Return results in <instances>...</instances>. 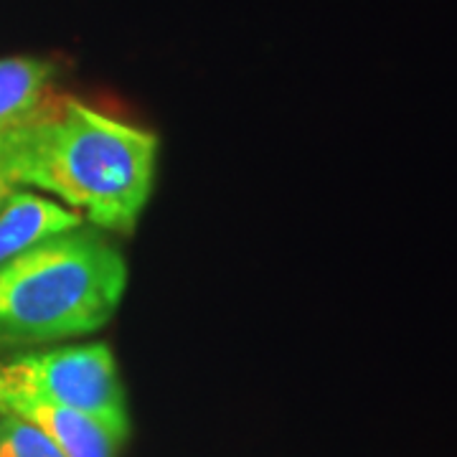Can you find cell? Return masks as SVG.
<instances>
[{
    "mask_svg": "<svg viewBox=\"0 0 457 457\" xmlns=\"http://www.w3.org/2000/svg\"><path fill=\"white\" fill-rule=\"evenodd\" d=\"M158 147L155 132L54 95L23 128L21 186L59 198L84 224L128 237L153 194Z\"/></svg>",
    "mask_w": 457,
    "mask_h": 457,
    "instance_id": "1",
    "label": "cell"
},
{
    "mask_svg": "<svg viewBox=\"0 0 457 457\" xmlns=\"http://www.w3.org/2000/svg\"><path fill=\"white\" fill-rule=\"evenodd\" d=\"M128 290V262L107 231L79 224L0 262V351L92 336Z\"/></svg>",
    "mask_w": 457,
    "mask_h": 457,
    "instance_id": "2",
    "label": "cell"
},
{
    "mask_svg": "<svg viewBox=\"0 0 457 457\" xmlns=\"http://www.w3.org/2000/svg\"><path fill=\"white\" fill-rule=\"evenodd\" d=\"M0 389L77 409L130 437L128 394L112 351L104 343L38 348L0 359Z\"/></svg>",
    "mask_w": 457,
    "mask_h": 457,
    "instance_id": "3",
    "label": "cell"
},
{
    "mask_svg": "<svg viewBox=\"0 0 457 457\" xmlns=\"http://www.w3.org/2000/svg\"><path fill=\"white\" fill-rule=\"evenodd\" d=\"M0 414L36 425L64 450L66 457H117L128 440L89 414L13 389H0Z\"/></svg>",
    "mask_w": 457,
    "mask_h": 457,
    "instance_id": "4",
    "label": "cell"
},
{
    "mask_svg": "<svg viewBox=\"0 0 457 457\" xmlns=\"http://www.w3.org/2000/svg\"><path fill=\"white\" fill-rule=\"evenodd\" d=\"M82 221V216L66 209L64 204L31 194L29 188H18L0 212V262L44 237L79 227Z\"/></svg>",
    "mask_w": 457,
    "mask_h": 457,
    "instance_id": "5",
    "label": "cell"
},
{
    "mask_svg": "<svg viewBox=\"0 0 457 457\" xmlns=\"http://www.w3.org/2000/svg\"><path fill=\"white\" fill-rule=\"evenodd\" d=\"M59 66L38 56L0 59V130L41 112L54 97Z\"/></svg>",
    "mask_w": 457,
    "mask_h": 457,
    "instance_id": "6",
    "label": "cell"
},
{
    "mask_svg": "<svg viewBox=\"0 0 457 457\" xmlns=\"http://www.w3.org/2000/svg\"><path fill=\"white\" fill-rule=\"evenodd\" d=\"M0 457H66L64 450L38 427L0 414Z\"/></svg>",
    "mask_w": 457,
    "mask_h": 457,
    "instance_id": "7",
    "label": "cell"
},
{
    "mask_svg": "<svg viewBox=\"0 0 457 457\" xmlns=\"http://www.w3.org/2000/svg\"><path fill=\"white\" fill-rule=\"evenodd\" d=\"M26 122H18L8 130H0V212L8 204V198L13 196L18 188H23L21 173H18V155H21V140H23Z\"/></svg>",
    "mask_w": 457,
    "mask_h": 457,
    "instance_id": "8",
    "label": "cell"
}]
</instances>
